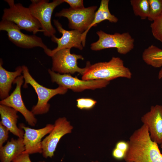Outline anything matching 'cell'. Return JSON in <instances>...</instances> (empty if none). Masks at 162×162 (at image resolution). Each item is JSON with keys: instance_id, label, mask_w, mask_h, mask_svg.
Here are the masks:
<instances>
[{"instance_id": "obj_1", "label": "cell", "mask_w": 162, "mask_h": 162, "mask_svg": "<svg viewBox=\"0 0 162 162\" xmlns=\"http://www.w3.org/2000/svg\"><path fill=\"white\" fill-rule=\"evenodd\" d=\"M126 162H162L158 144L151 139L148 128L143 124L135 130L128 141Z\"/></svg>"}, {"instance_id": "obj_2", "label": "cell", "mask_w": 162, "mask_h": 162, "mask_svg": "<svg viewBox=\"0 0 162 162\" xmlns=\"http://www.w3.org/2000/svg\"><path fill=\"white\" fill-rule=\"evenodd\" d=\"M86 66V69L82 75V80H101L110 82L119 77L130 79L132 76L130 69L118 57H112L108 62L93 64L87 61Z\"/></svg>"}, {"instance_id": "obj_3", "label": "cell", "mask_w": 162, "mask_h": 162, "mask_svg": "<svg viewBox=\"0 0 162 162\" xmlns=\"http://www.w3.org/2000/svg\"><path fill=\"white\" fill-rule=\"evenodd\" d=\"M4 1L9 7L4 9L2 20L14 22L21 29L32 32L33 34L43 32L40 23L32 16L28 8L20 3H15L14 0Z\"/></svg>"}, {"instance_id": "obj_4", "label": "cell", "mask_w": 162, "mask_h": 162, "mask_svg": "<svg viewBox=\"0 0 162 162\" xmlns=\"http://www.w3.org/2000/svg\"><path fill=\"white\" fill-rule=\"evenodd\" d=\"M22 67L25 80L23 87L26 88L27 87V84H30L34 89L38 96L37 103L35 105L33 106L31 111L34 115L47 113L50 107V104L48 103L50 100L57 94H65L68 89L60 86L55 89H50L44 87L39 84L32 77L27 67L25 65Z\"/></svg>"}, {"instance_id": "obj_5", "label": "cell", "mask_w": 162, "mask_h": 162, "mask_svg": "<svg viewBox=\"0 0 162 162\" xmlns=\"http://www.w3.org/2000/svg\"><path fill=\"white\" fill-rule=\"evenodd\" d=\"M96 33L99 39L91 44L90 48L92 50L98 51L114 48L117 49L119 54L125 55L134 47V40L128 32L122 34L116 32L110 34L100 30Z\"/></svg>"}, {"instance_id": "obj_6", "label": "cell", "mask_w": 162, "mask_h": 162, "mask_svg": "<svg viewBox=\"0 0 162 162\" xmlns=\"http://www.w3.org/2000/svg\"><path fill=\"white\" fill-rule=\"evenodd\" d=\"M28 8L32 16L40 23L44 36L51 37L56 31L52 26L51 19L55 8L64 2V0H54L49 2L47 0H31Z\"/></svg>"}, {"instance_id": "obj_7", "label": "cell", "mask_w": 162, "mask_h": 162, "mask_svg": "<svg viewBox=\"0 0 162 162\" xmlns=\"http://www.w3.org/2000/svg\"><path fill=\"white\" fill-rule=\"evenodd\" d=\"M97 8L96 6H93L76 9L70 8H63L56 13L55 16L67 18L69 28L82 34L88 29L92 23Z\"/></svg>"}, {"instance_id": "obj_8", "label": "cell", "mask_w": 162, "mask_h": 162, "mask_svg": "<svg viewBox=\"0 0 162 162\" xmlns=\"http://www.w3.org/2000/svg\"><path fill=\"white\" fill-rule=\"evenodd\" d=\"M51 81L68 89L76 92H81L86 89L94 90L106 87L110 81L101 80H83L74 77L70 74H61L56 73L50 69L48 70Z\"/></svg>"}, {"instance_id": "obj_9", "label": "cell", "mask_w": 162, "mask_h": 162, "mask_svg": "<svg viewBox=\"0 0 162 162\" xmlns=\"http://www.w3.org/2000/svg\"><path fill=\"white\" fill-rule=\"evenodd\" d=\"M0 30L6 31L9 40L18 47L26 49L40 47L44 49V52L49 49L40 37L35 34H24L16 24L11 22L2 20Z\"/></svg>"}, {"instance_id": "obj_10", "label": "cell", "mask_w": 162, "mask_h": 162, "mask_svg": "<svg viewBox=\"0 0 162 162\" xmlns=\"http://www.w3.org/2000/svg\"><path fill=\"white\" fill-rule=\"evenodd\" d=\"M70 49L59 50L51 56L52 60L51 70L62 74H74L76 72L82 75L85 72L86 67L83 68L79 67L77 60H83V57L80 55L71 54Z\"/></svg>"}, {"instance_id": "obj_11", "label": "cell", "mask_w": 162, "mask_h": 162, "mask_svg": "<svg viewBox=\"0 0 162 162\" xmlns=\"http://www.w3.org/2000/svg\"><path fill=\"white\" fill-rule=\"evenodd\" d=\"M52 130L41 142L42 154L44 158L54 155L57 144L65 135L71 132L73 126L65 117L59 118L55 122Z\"/></svg>"}, {"instance_id": "obj_12", "label": "cell", "mask_w": 162, "mask_h": 162, "mask_svg": "<svg viewBox=\"0 0 162 162\" xmlns=\"http://www.w3.org/2000/svg\"><path fill=\"white\" fill-rule=\"evenodd\" d=\"M53 23L58 31L62 34L60 38H57L55 35L51 37V40L57 44L55 49L51 50L48 49L45 52L48 56H51L57 51L63 49H70L75 47L82 50L83 46L82 44V33L75 30L68 31L64 29L62 24L57 20H54Z\"/></svg>"}, {"instance_id": "obj_13", "label": "cell", "mask_w": 162, "mask_h": 162, "mask_svg": "<svg viewBox=\"0 0 162 162\" xmlns=\"http://www.w3.org/2000/svg\"><path fill=\"white\" fill-rule=\"evenodd\" d=\"M24 79L23 76L21 75L15 79L13 82L16 85L14 90L10 95L2 100L0 104L11 107L19 112L29 125L34 126L37 122V119L32 112L27 109L21 96V89Z\"/></svg>"}, {"instance_id": "obj_14", "label": "cell", "mask_w": 162, "mask_h": 162, "mask_svg": "<svg viewBox=\"0 0 162 162\" xmlns=\"http://www.w3.org/2000/svg\"><path fill=\"white\" fill-rule=\"evenodd\" d=\"M20 126L25 131L23 139L25 150L22 153L29 154L42 153V139L51 132L54 128V125L48 124L44 127L39 129L30 128L23 123L20 124Z\"/></svg>"}, {"instance_id": "obj_15", "label": "cell", "mask_w": 162, "mask_h": 162, "mask_svg": "<svg viewBox=\"0 0 162 162\" xmlns=\"http://www.w3.org/2000/svg\"><path fill=\"white\" fill-rule=\"evenodd\" d=\"M148 128L152 140L158 144L162 143V105L152 106L149 111L141 118Z\"/></svg>"}, {"instance_id": "obj_16", "label": "cell", "mask_w": 162, "mask_h": 162, "mask_svg": "<svg viewBox=\"0 0 162 162\" xmlns=\"http://www.w3.org/2000/svg\"><path fill=\"white\" fill-rule=\"evenodd\" d=\"M17 111L14 109L5 105H0L1 121L0 123L5 127L13 134L18 138H23L25 132L17 126Z\"/></svg>"}, {"instance_id": "obj_17", "label": "cell", "mask_w": 162, "mask_h": 162, "mask_svg": "<svg viewBox=\"0 0 162 162\" xmlns=\"http://www.w3.org/2000/svg\"><path fill=\"white\" fill-rule=\"evenodd\" d=\"M2 61H0V98L3 100L9 96V92L11 88L12 84L15 79L21 75L22 72V66L17 67L14 72L5 70L2 67Z\"/></svg>"}, {"instance_id": "obj_18", "label": "cell", "mask_w": 162, "mask_h": 162, "mask_svg": "<svg viewBox=\"0 0 162 162\" xmlns=\"http://www.w3.org/2000/svg\"><path fill=\"white\" fill-rule=\"evenodd\" d=\"M25 150L23 139L12 138L4 146L0 148L1 162H11Z\"/></svg>"}, {"instance_id": "obj_19", "label": "cell", "mask_w": 162, "mask_h": 162, "mask_svg": "<svg viewBox=\"0 0 162 162\" xmlns=\"http://www.w3.org/2000/svg\"><path fill=\"white\" fill-rule=\"evenodd\" d=\"M109 0H102L98 10L96 12L93 20L88 29L82 34V44L83 47L86 44L87 34L90 28L95 26L97 24L105 20H108L112 23H116L118 20V18L115 15L112 14L109 8Z\"/></svg>"}, {"instance_id": "obj_20", "label": "cell", "mask_w": 162, "mask_h": 162, "mask_svg": "<svg viewBox=\"0 0 162 162\" xmlns=\"http://www.w3.org/2000/svg\"><path fill=\"white\" fill-rule=\"evenodd\" d=\"M142 57L148 65L155 68L162 66V50L154 45H152L145 49Z\"/></svg>"}, {"instance_id": "obj_21", "label": "cell", "mask_w": 162, "mask_h": 162, "mask_svg": "<svg viewBox=\"0 0 162 162\" xmlns=\"http://www.w3.org/2000/svg\"><path fill=\"white\" fill-rule=\"evenodd\" d=\"M130 2L135 16L142 20L148 18L150 8L148 0H131Z\"/></svg>"}, {"instance_id": "obj_22", "label": "cell", "mask_w": 162, "mask_h": 162, "mask_svg": "<svg viewBox=\"0 0 162 162\" xmlns=\"http://www.w3.org/2000/svg\"><path fill=\"white\" fill-rule=\"evenodd\" d=\"M149 11L148 19L153 21L162 14V0H148Z\"/></svg>"}, {"instance_id": "obj_23", "label": "cell", "mask_w": 162, "mask_h": 162, "mask_svg": "<svg viewBox=\"0 0 162 162\" xmlns=\"http://www.w3.org/2000/svg\"><path fill=\"white\" fill-rule=\"evenodd\" d=\"M150 27L154 37L162 42V14L153 21Z\"/></svg>"}, {"instance_id": "obj_24", "label": "cell", "mask_w": 162, "mask_h": 162, "mask_svg": "<svg viewBox=\"0 0 162 162\" xmlns=\"http://www.w3.org/2000/svg\"><path fill=\"white\" fill-rule=\"evenodd\" d=\"M76 106L80 109L90 110L92 108L97 102L94 99L88 98H81L76 100Z\"/></svg>"}, {"instance_id": "obj_25", "label": "cell", "mask_w": 162, "mask_h": 162, "mask_svg": "<svg viewBox=\"0 0 162 162\" xmlns=\"http://www.w3.org/2000/svg\"><path fill=\"white\" fill-rule=\"evenodd\" d=\"M9 132L8 130L0 123V148L3 146V144L7 140Z\"/></svg>"}, {"instance_id": "obj_26", "label": "cell", "mask_w": 162, "mask_h": 162, "mask_svg": "<svg viewBox=\"0 0 162 162\" xmlns=\"http://www.w3.org/2000/svg\"><path fill=\"white\" fill-rule=\"evenodd\" d=\"M64 2L68 4L70 8L74 9L84 8L82 0H64Z\"/></svg>"}, {"instance_id": "obj_27", "label": "cell", "mask_w": 162, "mask_h": 162, "mask_svg": "<svg viewBox=\"0 0 162 162\" xmlns=\"http://www.w3.org/2000/svg\"><path fill=\"white\" fill-rule=\"evenodd\" d=\"M12 162H32L29 158V154L22 153L15 158Z\"/></svg>"}, {"instance_id": "obj_28", "label": "cell", "mask_w": 162, "mask_h": 162, "mask_svg": "<svg viewBox=\"0 0 162 162\" xmlns=\"http://www.w3.org/2000/svg\"><path fill=\"white\" fill-rule=\"evenodd\" d=\"M126 152L117 148H115L113 150L112 155L115 158L120 160L124 158Z\"/></svg>"}, {"instance_id": "obj_29", "label": "cell", "mask_w": 162, "mask_h": 162, "mask_svg": "<svg viewBox=\"0 0 162 162\" xmlns=\"http://www.w3.org/2000/svg\"><path fill=\"white\" fill-rule=\"evenodd\" d=\"M128 147V141H120L116 144L115 148L120 149L126 152Z\"/></svg>"}, {"instance_id": "obj_30", "label": "cell", "mask_w": 162, "mask_h": 162, "mask_svg": "<svg viewBox=\"0 0 162 162\" xmlns=\"http://www.w3.org/2000/svg\"><path fill=\"white\" fill-rule=\"evenodd\" d=\"M158 79H161L162 78V68L160 70L158 75Z\"/></svg>"}, {"instance_id": "obj_31", "label": "cell", "mask_w": 162, "mask_h": 162, "mask_svg": "<svg viewBox=\"0 0 162 162\" xmlns=\"http://www.w3.org/2000/svg\"><path fill=\"white\" fill-rule=\"evenodd\" d=\"M160 148L162 151V143L160 145Z\"/></svg>"}, {"instance_id": "obj_32", "label": "cell", "mask_w": 162, "mask_h": 162, "mask_svg": "<svg viewBox=\"0 0 162 162\" xmlns=\"http://www.w3.org/2000/svg\"><path fill=\"white\" fill-rule=\"evenodd\" d=\"M38 162H46L44 161H39Z\"/></svg>"}, {"instance_id": "obj_33", "label": "cell", "mask_w": 162, "mask_h": 162, "mask_svg": "<svg viewBox=\"0 0 162 162\" xmlns=\"http://www.w3.org/2000/svg\"></svg>"}]
</instances>
